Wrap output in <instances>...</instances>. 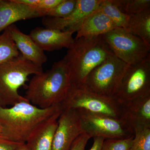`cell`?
<instances>
[{
    "label": "cell",
    "mask_w": 150,
    "mask_h": 150,
    "mask_svg": "<svg viewBox=\"0 0 150 150\" xmlns=\"http://www.w3.org/2000/svg\"><path fill=\"white\" fill-rule=\"evenodd\" d=\"M62 108L60 104L42 109L28 101L18 103L10 108L0 106V138L26 143L41 123Z\"/></svg>",
    "instance_id": "1"
},
{
    "label": "cell",
    "mask_w": 150,
    "mask_h": 150,
    "mask_svg": "<svg viewBox=\"0 0 150 150\" xmlns=\"http://www.w3.org/2000/svg\"><path fill=\"white\" fill-rule=\"evenodd\" d=\"M71 86L69 70L63 59L54 63L51 69L34 75L24 97L31 104L45 109L62 104Z\"/></svg>",
    "instance_id": "2"
},
{
    "label": "cell",
    "mask_w": 150,
    "mask_h": 150,
    "mask_svg": "<svg viewBox=\"0 0 150 150\" xmlns=\"http://www.w3.org/2000/svg\"><path fill=\"white\" fill-rule=\"evenodd\" d=\"M113 55L101 35L75 39L63 58L69 70L71 87L83 85L89 74Z\"/></svg>",
    "instance_id": "3"
},
{
    "label": "cell",
    "mask_w": 150,
    "mask_h": 150,
    "mask_svg": "<svg viewBox=\"0 0 150 150\" xmlns=\"http://www.w3.org/2000/svg\"><path fill=\"white\" fill-rule=\"evenodd\" d=\"M42 72V66L33 64L21 55L1 64L0 106L6 108L18 103L28 101L19 93L18 89L26 85L30 75Z\"/></svg>",
    "instance_id": "4"
},
{
    "label": "cell",
    "mask_w": 150,
    "mask_h": 150,
    "mask_svg": "<svg viewBox=\"0 0 150 150\" xmlns=\"http://www.w3.org/2000/svg\"><path fill=\"white\" fill-rule=\"evenodd\" d=\"M63 108L83 109L119 119L122 105L113 97L91 91L84 86L71 87Z\"/></svg>",
    "instance_id": "5"
},
{
    "label": "cell",
    "mask_w": 150,
    "mask_h": 150,
    "mask_svg": "<svg viewBox=\"0 0 150 150\" xmlns=\"http://www.w3.org/2000/svg\"><path fill=\"white\" fill-rule=\"evenodd\" d=\"M129 66L114 54L96 68L83 86L96 93L113 97Z\"/></svg>",
    "instance_id": "6"
},
{
    "label": "cell",
    "mask_w": 150,
    "mask_h": 150,
    "mask_svg": "<svg viewBox=\"0 0 150 150\" xmlns=\"http://www.w3.org/2000/svg\"><path fill=\"white\" fill-rule=\"evenodd\" d=\"M101 36L114 55L129 65L150 55V47L127 28H118Z\"/></svg>",
    "instance_id": "7"
},
{
    "label": "cell",
    "mask_w": 150,
    "mask_h": 150,
    "mask_svg": "<svg viewBox=\"0 0 150 150\" xmlns=\"http://www.w3.org/2000/svg\"><path fill=\"white\" fill-rule=\"evenodd\" d=\"M150 95V55L130 65L113 98L120 104Z\"/></svg>",
    "instance_id": "8"
},
{
    "label": "cell",
    "mask_w": 150,
    "mask_h": 150,
    "mask_svg": "<svg viewBox=\"0 0 150 150\" xmlns=\"http://www.w3.org/2000/svg\"><path fill=\"white\" fill-rule=\"evenodd\" d=\"M77 110L83 133L88 134L91 138L121 139L134 135V131L120 119L83 109Z\"/></svg>",
    "instance_id": "9"
},
{
    "label": "cell",
    "mask_w": 150,
    "mask_h": 150,
    "mask_svg": "<svg viewBox=\"0 0 150 150\" xmlns=\"http://www.w3.org/2000/svg\"><path fill=\"white\" fill-rule=\"evenodd\" d=\"M100 2L101 0H76V7L69 14L62 18L44 17L42 23L46 28L77 32L85 19L98 8Z\"/></svg>",
    "instance_id": "10"
},
{
    "label": "cell",
    "mask_w": 150,
    "mask_h": 150,
    "mask_svg": "<svg viewBox=\"0 0 150 150\" xmlns=\"http://www.w3.org/2000/svg\"><path fill=\"white\" fill-rule=\"evenodd\" d=\"M82 133L78 110L63 108L58 118L52 150H70Z\"/></svg>",
    "instance_id": "11"
},
{
    "label": "cell",
    "mask_w": 150,
    "mask_h": 150,
    "mask_svg": "<svg viewBox=\"0 0 150 150\" xmlns=\"http://www.w3.org/2000/svg\"><path fill=\"white\" fill-rule=\"evenodd\" d=\"M121 120L134 132L137 127L150 128V95L122 105Z\"/></svg>",
    "instance_id": "12"
},
{
    "label": "cell",
    "mask_w": 150,
    "mask_h": 150,
    "mask_svg": "<svg viewBox=\"0 0 150 150\" xmlns=\"http://www.w3.org/2000/svg\"><path fill=\"white\" fill-rule=\"evenodd\" d=\"M73 33L46 28L37 27L30 36L43 51H52L63 48L69 49L74 42Z\"/></svg>",
    "instance_id": "13"
},
{
    "label": "cell",
    "mask_w": 150,
    "mask_h": 150,
    "mask_svg": "<svg viewBox=\"0 0 150 150\" xmlns=\"http://www.w3.org/2000/svg\"><path fill=\"white\" fill-rule=\"evenodd\" d=\"M44 17L43 10L16 2L14 0H0V32L14 23Z\"/></svg>",
    "instance_id": "14"
},
{
    "label": "cell",
    "mask_w": 150,
    "mask_h": 150,
    "mask_svg": "<svg viewBox=\"0 0 150 150\" xmlns=\"http://www.w3.org/2000/svg\"><path fill=\"white\" fill-rule=\"evenodd\" d=\"M8 28L17 48L24 59L40 66H42L47 62L48 58L44 51L40 49L29 35L21 32L14 24Z\"/></svg>",
    "instance_id": "15"
},
{
    "label": "cell",
    "mask_w": 150,
    "mask_h": 150,
    "mask_svg": "<svg viewBox=\"0 0 150 150\" xmlns=\"http://www.w3.org/2000/svg\"><path fill=\"white\" fill-rule=\"evenodd\" d=\"M62 110L41 123L33 132L26 142L30 150H52L58 118Z\"/></svg>",
    "instance_id": "16"
},
{
    "label": "cell",
    "mask_w": 150,
    "mask_h": 150,
    "mask_svg": "<svg viewBox=\"0 0 150 150\" xmlns=\"http://www.w3.org/2000/svg\"><path fill=\"white\" fill-rule=\"evenodd\" d=\"M118 28L103 12L98 8L85 19L77 32L75 39L81 37H93L106 34Z\"/></svg>",
    "instance_id": "17"
},
{
    "label": "cell",
    "mask_w": 150,
    "mask_h": 150,
    "mask_svg": "<svg viewBox=\"0 0 150 150\" xmlns=\"http://www.w3.org/2000/svg\"><path fill=\"white\" fill-rule=\"evenodd\" d=\"M127 29L150 47V8L130 16Z\"/></svg>",
    "instance_id": "18"
},
{
    "label": "cell",
    "mask_w": 150,
    "mask_h": 150,
    "mask_svg": "<svg viewBox=\"0 0 150 150\" xmlns=\"http://www.w3.org/2000/svg\"><path fill=\"white\" fill-rule=\"evenodd\" d=\"M98 8L105 14L117 27H128L130 16L121 11L113 0H101Z\"/></svg>",
    "instance_id": "19"
},
{
    "label": "cell",
    "mask_w": 150,
    "mask_h": 150,
    "mask_svg": "<svg viewBox=\"0 0 150 150\" xmlns=\"http://www.w3.org/2000/svg\"><path fill=\"white\" fill-rule=\"evenodd\" d=\"M8 28L0 35V64L20 56Z\"/></svg>",
    "instance_id": "20"
},
{
    "label": "cell",
    "mask_w": 150,
    "mask_h": 150,
    "mask_svg": "<svg viewBox=\"0 0 150 150\" xmlns=\"http://www.w3.org/2000/svg\"><path fill=\"white\" fill-rule=\"evenodd\" d=\"M118 8L129 16L150 8V0H113Z\"/></svg>",
    "instance_id": "21"
},
{
    "label": "cell",
    "mask_w": 150,
    "mask_h": 150,
    "mask_svg": "<svg viewBox=\"0 0 150 150\" xmlns=\"http://www.w3.org/2000/svg\"><path fill=\"white\" fill-rule=\"evenodd\" d=\"M130 150H150V128L139 127L134 129Z\"/></svg>",
    "instance_id": "22"
},
{
    "label": "cell",
    "mask_w": 150,
    "mask_h": 150,
    "mask_svg": "<svg viewBox=\"0 0 150 150\" xmlns=\"http://www.w3.org/2000/svg\"><path fill=\"white\" fill-rule=\"evenodd\" d=\"M76 5V0H63L54 8L43 10L44 17L62 18L68 16L74 10Z\"/></svg>",
    "instance_id": "23"
},
{
    "label": "cell",
    "mask_w": 150,
    "mask_h": 150,
    "mask_svg": "<svg viewBox=\"0 0 150 150\" xmlns=\"http://www.w3.org/2000/svg\"><path fill=\"white\" fill-rule=\"evenodd\" d=\"M134 135L121 139H107L103 143L101 150H130Z\"/></svg>",
    "instance_id": "24"
},
{
    "label": "cell",
    "mask_w": 150,
    "mask_h": 150,
    "mask_svg": "<svg viewBox=\"0 0 150 150\" xmlns=\"http://www.w3.org/2000/svg\"><path fill=\"white\" fill-rule=\"evenodd\" d=\"M91 138L88 134L82 133L74 142L70 150H85L88 142Z\"/></svg>",
    "instance_id": "25"
},
{
    "label": "cell",
    "mask_w": 150,
    "mask_h": 150,
    "mask_svg": "<svg viewBox=\"0 0 150 150\" xmlns=\"http://www.w3.org/2000/svg\"><path fill=\"white\" fill-rule=\"evenodd\" d=\"M63 0H39L38 9L48 10L55 7Z\"/></svg>",
    "instance_id": "26"
},
{
    "label": "cell",
    "mask_w": 150,
    "mask_h": 150,
    "mask_svg": "<svg viewBox=\"0 0 150 150\" xmlns=\"http://www.w3.org/2000/svg\"><path fill=\"white\" fill-rule=\"evenodd\" d=\"M25 143L11 142L0 138V150H16Z\"/></svg>",
    "instance_id": "27"
},
{
    "label": "cell",
    "mask_w": 150,
    "mask_h": 150,
    "mask_svg": "<svg viewBox=\"0 0 150 150\" xmlns=\"http://www.w3.org/2000/svg\"><path fill=\"white\" fill-rule=\"evenodd\" d=\"M14 1L30 7L37 8L39 0H14Z\"/></svg>",
    "instance_id": "28"
},
{
    "label": "cell",
    "mask_w": 150,
    "mask_h": 150,
    "mask_svg": "<svg viewBox=\"0 0 150 150\" xmlns=\"http://www.w3.org/2000/svg\"><path fill=\"white\" fill-rule=\"evenodd\" d=\"M93 139V144L89 150H101L105 139L101 137H96Z\"/></svg>",
    "instance_id": "29"
},
{
    "label": "cell",
    "mask_w": 150,
    "mask_h": 150,
    "mask_svg": "<svg viewBox=\"0 0 150 150\" xmlns=\"http://www.w3.org/2000/svg\"><path fill=\"white\" fill-rule=\"evenodd\" d=\"M16 150H30L26 143L23 144Z\"/></svg>",
    "instance_id": "30"
},
{
    "label": "cell",
    "mask_w": 150,
    "mask_h": 150,
    "mask_svg": "<svg viewBox=\"0 0 150 150\" xmlns=\"http://www.w3.org/2000/svg\"><path fill=\"white\" fill-rule=\"evenodd\" d=\"M1 129H0V135H1Z\"/></svg>",
    "instance_id": "31"
}]
</instances>
